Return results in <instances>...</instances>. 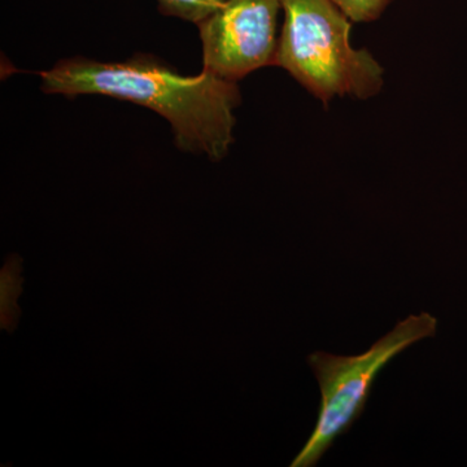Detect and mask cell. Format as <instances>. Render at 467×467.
<instances>
[{
	"label": "cell",
	"mask_w": 467,
	"mask_h": 467,
	"mask_svg": "<svg viewBox=\"0 0 467 467\" xmlns=\"http://www.w3.org/2000/svg\"><path fill=\"white\" fill-rule=\"evenodd\" d=\"M281 9V0H225L198 24L202 70L236 82L260 67L273 66Z\"/></svg>",
	"instance_id": "277c9868"
},
{
	"label": "cell",
	"mask_w": 467,
	"mask_h": 467,
	"mask_svg": "<svg viewBox=\"0 0 467 467\" xmlns=\"http://www.w3.org/2000/svg\"><path fill=\"white\" fill-rule=\"evenodd\" d=\"M353 23H371L382 16L393 0H333Z\"/></svg>",
	"instance_id": "8992f818"
},
{
	"label": "cell",
	"mask_w": 467,
	"mask_h": 467,
	"mask_svg": "<svg viewBox=\"0 0 467 467\" xmlns=\"http://www.w3.org/2000/svg\"><path fill=\"white\" fill-rule=\"evenodd\" d=\"M159 11L165 16H173L190 21L202 23L217 11L225 0H156Z\"/></svg>",
	"instance_id": "5b68a950"
},
{
	"label": "cell",
	"mask_w": 467,
	"mask_h": 467,
	"mask_svg": "<svg viewBox=\"0 0 467 467\" xmlns=\"http://www.w3.org/2000/svg\"><path fill=\"white\" fill-rule=\"evenodd\" d=\"M39 76L46 94L103 95L155 110L168 119L181 150L217 161L234 142L241 92L236 82L213 73L184 77L150 55H137L124 63L64 58Z\"/></svg>",
	"instance_id": "6da1fadb"
},
{
	"label": "cell",
	"mask_w": 467,
	"mask_h": 467,
	"mask_svg": "<svg viewBox=\"0 0 467 467\" xmlns=\"http://www.w3.org/2000/svg\"><path fill=\"white\" fill-rule=\"evenodd\" d=\"M438 319L423 312L398 322L361 355L335 356L322 350L309 355L306 362L319 384L321 407L312 435L291 466L317 465L337 439L347 434L364 414L384 368L414 344L434 337Z\"/></svg>",
	"instance_id": "3957f363"
},
{
	"label": "cell",
	"mask_w": 467,
	"mask_h": 467,
	"mask_svg": "<svg viewBox=\"0 0 467 467\" xmlns=\"http://www.w3.org/2000/svg\"><path fill=\"white\" fill-rule=\"evenodd\" d=\"M284 26L275 63L327 104L382 90L383 69L367 50L350 45L352 24L333 0H281Z\"/></svg>",
	"instance_id": "7a4b0ae2"
}]
</instances>
